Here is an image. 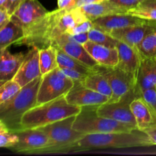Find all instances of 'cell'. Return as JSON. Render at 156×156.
Wrapping results in <instances>:
<instances>
[{
    "mask_svg": "<svg viewBox=\"0 0 156 156\" xmlns=\"http://www.w3.org/2000/svg\"><path fill=\"white\" fill-rule=\"evenodd\" d=\"M154 146L148 134L138 129L129 132H114L105 133L86 134L76 142L68 152H81L109 148L142 147Z\"/></svg>",
    "mask_w": 156,
    "mask_h": 156,
    "instance_id": "obj_1",
    "label": "cell"
},
{
    "mask_svg": "<svg viewBox=\"0 0 156 156\" xmlns=\"http://www.w3.org/2000/svg\"><path fill=\"white\" fill-rule=\"evenodd\" d=\"M42 76L34 79L21 88L10 101L0 104V123L9 130L17 132L22 129L21 120L26 113L37 105L38 90Z\"/></svg>",
    "mask_w": 156,
    "mask_h": 156,
    "instance_id": "obj_2",
    "label": "cell"
},
{
    "mask_svg": "<svg viewBox=\"0 0 156 156\" xmlns=\"http://www.w3.org/2000/svg\"><path fill=\"white\" fill-rule=\"evenodd\" d=\"M81 109L80 107L69 104L65 96H62L31 108L23 116L21 127L22 129L43 127L67 117L77 115Z\"/></svg>",
    "mask_w": 156,
    "mask_h": 156,
    "instance_id": "obj_3",
    "label": "cell"
},
{
    "mask_svg": "<svg viewBox=\"0 0 156 156\" xmlns=\"http://www.w3.org/2000/svg\"><path fill=\"white\" fill-rule=\"evenodd\" d=\"M63 9L49 12L25 30V35L17 44L37 47L39 50L53 46L56 38L63 34L59 27V18Z\"/></svg>",
    "mask_w": 156,
    "mask_h": 156,
    "instance_id": "obj_4",
    "label": "cell"
},
{
    "mask_svg": "<svg viewBox=\"0 0 156 156\" xmlns=\"http://www.w3.org/2000/svg\"><path fill=\"white\" fill-rule=\"evenodd\" d=\"M98 107H82L80 112L76 116L73 129L85 134L129 132L137 129L132 125L101 117L98 114Z\"/></svg>",
    "mask_w": 156,
    "mask_h": 156,
    "instance_id": "obj_5",
    "label": "cell"
},
{
    "mask_svg": "<svg viewBox=\"0 0 156 156\" xmlns=\"http://www.w3.org/2000/svg\"><path fill=\"white\" fill-rule=\"evenodd\" d=\"M76 116H72L40 127L47 133L50 140L48 146L43 149L41 153L67 152L70 147L86 135L73 129Z\"/></svg>",
    "mask_w": 156,
    "mask_h": 156,
    "instance_id": "obj_6",
    "label": "cell"
},
{
    "mask_svg": "<svg viewBox=\"0 0 156 156\" xmlns=\"http://www.w3.org/2000/svg\"><path fill=\"white\" fill-rule=\"evenodd\" d=\"M93 69L104 75L109 82L112 89V97L108 102L121 100L133 101L135 97L136 79L118 67H107L98 65Z\"/></svg>",
    "mask_w": 156,
    "mask_h": 156,
    "instance_id": "obj_7",
    "label": "cell"
},
{
    "mask_svg": "<svg viewBox=\"0 0 156 156\" xmlns=\"http://www.w3.org/2000/svg\"><path fill=\"white\" fill-rule=\"evenodd\" d=\"M75 82L66 76L59 67L42 76L37 98V105L66 96Z\"/></svg>",
    "mask_w": 156,
    "mask_h": 156,
    "instance_id": "obj_8",
    "label": "cell"
},
{
    "mask_svg": "<svg viewBox=\"0 0 156 156\" xmlns=\"http://www.w3.org/2000/svg\"><path fill=\"white\" fill-rule=\"evenodd\" d=\"M18 143L12 148V150L21 153H41L49 145L48 136L40 128L24 129L17 131Z\"/></svg>",
    "mask_w": 156,
    "mask_h": 156,
    "instance_id": "obj_9",
    "label": "cell"
},
{
    "mask_svg": "<svg viewBox=\"0 0 156 156\" xmlns=\"http://www.w3.org/2000/svg\"><path fill=\"white\" fill-rule=\"evenodd\" d=\"M65 97L69 104L80 108L100 106L108 102L111 99L108 96L86 88L81 82H75L74 86L66 94Z\"/></svg>",
    "mask_w": 156,
    "mask_h": 156,
    "instance_id": "obj_10",
    "label": "cell"
},
{
    "mask_svg": "<svg viewBox=\"0 0 156 156\" xmlns=\"http://www.w3.org/2000/svg\"><path fill=\"white\" fill-rule=\"evenodd\" d=\"M48 12L37 0H23L12 14V20L26 30Z\"/></svg>",
    "mask_w": 156,
    "mask_h": 156,
    "instance_id": "obj_11",
    "label": "cell"
},
{
    "mask_svg": "<svg viewBox=\"0 0 156 156\" xmlns=\"http://www.w3.org/2000/svg\"><path fill=\"white\" fill-rule=\"evenodd\" d=\"M131 100H121L116 102H107L98 107V114L101 117L127 123L137 128L136 121L130 108Z\"/></svg>",
    "mask_w": 156,
    "mask_h": 156,
    "instance_id": "obj_12",
    "label": "cell"
},
{
    "mask_svg": "<svg viewBox=\"0 0 156 156\" xmlns=\"http://www.w3.org/2000/svg\"><path fill=\"white\" fill-rule=\"evenodd\" d=\"M155 30H156L155 23L152 21H146L141 24L114 30L109 32V34L118 41L137 47L149 34Z\"/></svg>",
    "mask_w": 156,
    "mask_h": 156,
    "instance_id": "obj_13",
    "label": "cell"
},
{
    "mask_svg": "<svg viewBox=\"0 0 156 156\" xmlns=\"http://www.w3.org/2000/svg\"><path fill=\"white\" fill-rule=\"evenodd\" d=\"M39 52V49L33 47L26 53L22 65L13 79L21 87H24L34 79L42 76L40 66Z\"/></svg>",
    "mask_w": 156,
    "mask_h": 156,
    "instance_id": "obj_14",
    "label": "cell"
},
{
    "mask_svg": "<svg viewBox=\"0 0 156 156\" xmlns=\"http://www.w3.org/2000/svg\"><path fill=\"white\" fill-rule=\"evenodd\" d=\"M147 20L142 19L126 13H117L107 15L94 20V27L108 33L117 29L124 28L145 23Z\"/></svg>",
    "mask_w": 156,
    "mask_h": 156,
    "instance_id": "obj_15",
    "label": "cell"
},
{
    "mask_svg": "<svg viewBox=\"0 0 156 156\" xmlns=\"http://www.w3.org/2000/svg\"><path fill=\"white\" fill-rule=\"evenodd\" d=\"M117 48L119 55V61L117 67L136 79L137 73L142 60V56L137 47L119 41Z\"/></svg>",
    "mask_w": 156,
    "mask_h": 156,
    "instance_id": "obj_16",
    "label": "cell"
},
{
    "mask_svg": "<svg viewBox=\"0 0 156 156\" xmlns=\"http://www.w3.org/2000/svg\"><path fill=\"white\" fill-rule=\"evenodd\" d=\"M130 108L136 121L137 129L145 131L156 126L155 111L143 98H134L130 103Z\"/></svg>",
    "mask_w": 156,
    "mask_h": 156,
    "instance_id": "obj_17",
    "label": "cell"
},
{
    "mask_svg": "<svg viewBox=\"0 0 156 156\" xmlns=\"http://www.w3.org/2000/svg\"><path fill=\"white\" fill-rule=\"evenodd\" d=\"M83 46L98 65L115 67L118 64L119 55L117 47H108L90 41Z\"/></svg>",
    "mask_w": 156,
    "mask_h": 156,
    "instance_id": "obj_18",
    "label": "cell"
},
{
    "mask_svg": "<svg viewBox=\"0 0 156 156\" xmlns=\"http://www.w3.org/2000/svg\"><path fill=\"white\" fill-rule=\"evenodd\" d=\"M53 46L60 48L69 55L82 62V63L92 69L98 65V63L91 57V55L88 53L82 44H79L76 41L66 39L62 34L56 38Z\"/></svg>",
    "mask_w": 156,
    "mask_h": 156,
    "instance_id": "obj_19",
    "label": "cell"
},
{
    "mask_svg": "<svg viewBox=\"0 0 156 156\" xmlns=\"http://www.w3.org/2000/svg\"><path fill=\"white\" fill-rule=\"evenodd\" d=\"M156 85V59L142 58L136 79L135 97L144 90Z\"/></svg>",
    "mask_w": 156,
    "mask_h": 156,
    "instance_id": "obj_20",
    "label": "cell"
},
{
    "mask_svg": "<svg viewBox=\"0 0 156 156\" xmlns=\"http://www.w3.org/2000/svg\"><path fill=\"white\" fill-rule=\"evenodd\" d=\"M0 84L13 79L22 65L26 53H11L7 49L0 51Z\"/></svg>",
    "mask_w": 156,
    "mask_h": 156,
    "instance_id": "obj_21",
    "label": "cell"
},
{
    "mask_svg": "<svg viewBox=\"0 0 156 156\" xmlns=\"http://www.w3.org/2000/svg\"><path fill=\"white\" fill-rule=\"evenodd\" d=\"M82 12L87 17V18L91 21L117 13H126L127 10L115 5L108 0L100 2L91 3L85 5L80 7Z\"/></svg>",
    "mask_w": 156,
    "mask_h": 156,
    "instance_id": "obj_22",
    "label": "cell"
},
{
    "mask_svg": "<svg viewBox=\"0 0 156 156\" xmlns=\"http://www.w3.org/2000/svg\"><path fill=\"white\" fill-rule=\"evenodd\" d=\"M24 35V29L11 20L4 27L0 29V51L7 49L11 44H17Z\"/></svg>",
    "mask_w": 156,
    "mask_h": 156,
    "instance_id": "obj_23",
    "label": "cell"
},
{
    "mask_svg": "<svg viewBox=\"0 0 156 156\" xmlns=\"http://www.w3.org/2000/svg\"><path fill=\"white\" fill-rule=\"evenodd\" d=\"M81 82L86 88L94 90L110 98L112 97L113 92L109 82L102 73L97 70L93 69V71Z\"/></svg>",
    "mask_w": 156,
    "mask_h": 156,
    "instance_id": "obj_24",
    "label": "cell"
},
{
    "mask_svg": "<svg viewBox=\"0 0 156 156\" xmlns=\"http://www.w3.org/2000/svg\"><path fill=\"white\" fill-rule=\"evenodd\" d=\"M40 66L41 75L47 74L59 67L57 61V50L55 46H50L40 50Z\"/></svg>",
    "mask_w": 156,
    "mask_h": 156,
    "instance_id": "obj_25",
    "label": "cell"
},
{
    "mask_svg": "<svg viewBox=\"0 0 156 156\" xmlns=\"http://www.w3.org/2000/svg\"><path fill=\"white\" fill-rule=\"evenodd\" d=\"M56 47L57 50V61L59 68L72 69L78 70L81 73H87V74L92 72V69L89 68L82 62L75 59L74 57L69 55L59 47Z\"/></svg>",
    "mask_w": 156,
    "mask_h": 156,
    "instance_id": "obj_26",
    "label": "cell"
},
{
    "mask_svg": "<svg viewBox=\"0 0 156 156\" xmlns=\"http://www.w3.org/2000/svg\"><path fill=\"white\" fill-rule=\"evenodd\" d=\"M142 58L156 59V30L151 32L137 46Z\"/></svg>",
    "mask_w": 156,
    "mask_h": 156,
    "instance_id": "obj_27",
    "label": "cell"
},
{
    "mask_svg": "<svg viewBox=\"0 0 156 156\" xmlns=\"http://www.w3.org/2000/svg\"><path fill=\"white\" fill-rule=\"evenodd\" d=\"M88 39L96 44L111 47H117L119 42L118 40L111 36L109 33L94 27L88 31Z\"/></svg>",
    "mask_w": 156,
    "mask_h": 156,
    "instance_id": "obj_28",
    "label": "cell"
},
{
    "mask_svg": "<svg viewBox=\"0 0 156 156\" xmlns=\"http://www.w3.org/2000/svg\"><path fill=\"white\" fill-rule=\"evenodd\" d=\"M22 87L14 79L7 81L0 86V104L10 101L20 91Z\"/></svg>",
    "mask_w": 156,
    "mask_h": 156,
    "instance_id": "obj_29",
    "label": "cell"
},
{
    "mask_svg": "<svg viewBox=\"0 0 156 156\" xmlns=\"http://www.w3.org/2000/svg\"><path fill=\"white\" fill-rule=\"evenodd\" d=\"M16 133L9 130L3 123H0V146L2 148L12 149L18 143Z\"/></svg>",
    "mask_w": 156,
    "mask_h": 156,
    "instance_id": "obj_30",
    "label": "cell"
},
{
    "mask_svg": "<svg viewBox=\"0 0 156 156\" xmlns=\"http://www.w3.org/2000/svg\"><path fill=\"white\" fill-rule=\"evenodd\" d=\"M127 13L133 16L147 20V21H156V9L150 7H139L127 11Z\"/></svg>",
    "mask_w": 156,
    "mask_h": 156,
    "instance_id": "obj_31",
    "label": "cell"
},
{
    "mask_svg": "<svg viewBox=\"0 0 156 156\" xmlns=\"http://www.w3.org/2000/svg\"><path fill=\"white\" fill-rule=\"evenodd\" d=\"M108 1L115 5L123 8L128 11L139 7L146 0H108Z\"/></svg>",
    "mask_w": 156,
    "mask_h": 156,
    "instance_id": "obj_32",
    "label": "cell"
},
{
    "mask_svg": "<svg viewBox=\"0 0 156 156\" xmlns=\"http://www.w3.org/2000/svg\"><path fill=\"white\" fill-rule=\"evenodd\" d=\"M94 27V24L93 21L91 20L88 19L86 21H83L82 23L78 24L76 27H73L72 30L68 31L67 33L70 34H81V33H86V32L89 31L91 29Z\"/></svg>",
    "mask_w": 156,
    "mask_h": 156,
    "instance_id": "obj_33",
    "label": "cell"
},
{
    "mask_svg": "<svg viewBox=\"0 0 156 156\" xmlns=\"http://www.w3.org/2000/svg\"><path fill=\"white\" fill-rule=\"evenodd\" d=\"M60 69L63 72L64 74H65L66 76H67L69 78H70V79H71L72 80L74 81V82H82V81L85 79V77L89 74V73L87 74V73H81V72L78 71V70L72 69H67V68H60Z\"/></svg>",
    "mask_w": 156,
    "mask_h": 156,
    "instance_id": "obj_34",
    "label": "cell"
},
{
    "mask_svg": "<svg viewBox=\"0 0 156 156\" xmlns=\"http://www.w3.org/2000/svg\"><path fill=\"white\" fill-rule=\"evenodd\" d=\"M12 20V15L5 8H0V29L4 27Z\"/></svg>",
    "mask_w": 156,
    "mask_h": 156,
    "instance_id": "obj_35",
    "label": "cell"
},
{
    "mask_svg": "<svg viewBox=\"0 0 156 156\" xmlns=\"http://www.w3.org/2000/svg\"><path fill=\"white\" fill-rule=\"evenodd\" d=\"M78 0H61L58 2V9L71 10L77 7Z\"/></svg>",
    "mask_w": 156,
    "mask_h": 156,
    "instance_id": "obj_36",
    "label": "cell"
},
{
    "mask_svg": "<svg viewBox=\"0 0 156 156\" xmlns=\"http://www.w3.org/2000/svg\"><path fill=\"white\" fill-rule=\"evenodd\" d=\"M23 0H9L7 3V5H6V9H7L8 12L11 15H12V14L16 10L17 8L18 7L20 3Z\"/></svg>",
    "mask_w": 156,
    "mask_h": 156,
    "instance_id": "obj_37",
    "label": "cell"
},
{
    "mask_svg": "<svg viewBox=\"0 0 156 156\" xmlns=\"http://www.w3.org/2000/svg\"><path fill=\"white\" fill-rule=\"evenodd\" d=\"M103 1H105V0H78L77 7H82V6L85 5L91 4V3L100 2Z\"/></svg>",
    "mask_w": 156,
    "mask_h": 156,
    "instance_id": "obj_38",
    "label": "cell"
},
{
    "mask_svg": "<svg viewBox=\"0 0 156 156\" xmlns=\"http://www.w3.org/2000/svg\"><path fill=\"white\" fill-rule=\"evenodd\" d=\"M140 6H142V7L155 8L156 9V0H146L143 4L140 5Z\"/></svg>",
    "mask_w": 156,
    "mask_h": 156,
    "instance_id": "obj_39",
    "label": "cell"
},
{
    "mask_svg": "<svg viewBox=\"0 0 156 156\" xmlns=\"http://www.w3.org/2000/svg\"><path fill=\"white\" fill-rule=\"evenodd\" d=\"M9 0H0V8H5L6 9V5Z\"/></svg>",
    "mask_w": 156,
    "mask_h": 156,
    "instance_id": "obj_40",
    "label": "cell"
},
{
    "mask_svg": "<svg viewBox=\"0 0 156 156\" xmlns=\"http://www.w3.org/2000/svg\"><path fill=\"white\" fill-rule=\"evenodd\" d=\"M152 21V22H154V23H155V24H156V21Z\"/></svg>",
    "mask_w": 156,
    "mask_h": 156,
    "instance_id": "obj_41",
    "label": "cell"
},
{
    "mask_svg": "<svg viewBox=\"0 0 156 156\" xmlns=\"http://www.w3.org/2000/svg\"><path fill=\"white\" fill-rule=\"evenodd\" d=\"M59 1H61V0H58V2H59Z\"/></svg>",
    "mask_w": 156,
    "mask_h": 156,
    "instance_id": "obj_42",
    "label": "cell"
}]
</instances>
